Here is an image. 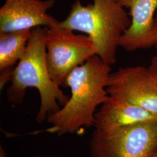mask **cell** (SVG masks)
Returning a JSON list of instances; mask_svg holds the SVG:
<instances>
[{
	"instance_id": "cell-1",
	"label": "cell",
	"mask_w": 157,
	"mask_h": 157,
	"mask_svg": "<svg viewBox=\"0 0 157 157\" xmlns=\"http://www.w3.org/2000/svg\"><path fill=\"white\" fill-rule=\"evenodd\" d=\"M111 73V65L97 56L73 69L62 85L70 88L71 95L62 108L47 117L51 126L46 131L61 136L94 127L97 108L109 97L107 87Z\"/></svg>"
},
{
	"instance_id": "cell-2",
	"label": "cell",
	"mask_w": 157,
	"mask_h": 157,
	"mask_svg": "<svg viewBox=\"0 0 157 157\" xmlns=\"http://www.w3.org/2000/svg\"><path fill=\"white\" fill-rule=\"evenodd\" d=\"M47 27L31 30L28 44L22 58L12 73L11 86L6 90L8 101L13 104L22 102L29 87L37 89L40 97V105L36 120L39 124L58 111L69 97L65 95L52 80L47 64L45 34Z\"/></svg>"
},
{
	"instance_id": "cell-3",
	"label": "cell",
	"mask_w": 157,
	"mask_h": 157,
	"mask_svg": "<svg viewBox=\"0 0 157 157\" xmlns=\"http://www.w3.org/2000/svg\"><path fill=\"white\" fill-rule=\"evenodd\" d=\"M131 19L117 0H93L83 6L79 0L72 5L67 17L59 25L88 35L97 48V55L109 65L117 61V51Z\"/></svg>"
},
{
	"instance_id": "cell-4",
	"label": "cell",
	"mask_w": 157,
	"mask_h": 157,
	"mask_svg": "<svg viewBox=\"0 0 157 157\" xmlns=\"http://www.w3.org/2000/svg\"><path fill=\"white\" fill-rule=\"evenodd\" d=\"M90 157H154L157 152V118L110 130L94 129Z\"/></svg>"
},
{
	"instance_id": "cell-5",
	"label": "cell",
	"mask_w": 157,
	"mask_h": 157,
	"mask_svg": "<svg viewBox=\"0 0 157 157\" xmlns=\"http://www.w3.org/2000/svg\"><path fill=\"white\" fill-rule=\"evenodd\" d=\"M46 60L52 80L62 86L73 69L97 55V48L88 35L77 34L61 27L59 22L47 27L45 34Z\"/></svg>"
},
{
	"instance_id": "cell-6",
	"label": "cell",
	"mask_w": 157,
	"mask_h": 157,
	"mask_svg": "<svg viewBox=\"0 0 157 157\" xmlns=\"http://www.w3.org/2000/svg\"><path fill=\"white\" fill-rule=\"evenodd\" d=\"M107 91L109 95L124 99L157 115V86L148 67L119 68L110 74Z\"/></svg>"
},
{
	"instance_id": "cell-7",
	"label": "cell",
	"mask_w": 157,
	"mask_h": 157,
	"mask_svg": "<svg viewBox=\"0 0 157 157\" xmlns=\"http://www.w3.org/2000/svg\"><path fill=\"white\" fill-rule=\"evenodd\" d=\"M55 0H6L0 9V33L50 27L59 21L47 13Z\"/></svg>"
},
{
	"instance_id": "cell-8",
	"label": "cell",
	"mask_w": 157,
	"mask_h": 157,
	"mask_svg": "<svg viewBox=\"0 0 157 157\" xmlns=\"http://www.w3.org/2000/svg\"><path fill=\"white\" fill-rule=\"evenodd\" d=\"M129 10L131 24L124 33L119 47L127 51L146 49L154 45L153 26L157 0H117Z\"/></svg>"
},
{
	"instance_id": "cell-9",
	"label": "cell",
	"mask_w": 157,
	"mask_h": 157,
	"mask_svg": "<svg viewBox=\"0 0 157 157\" xmlns=\"http://www.w3.org/2000/svg\"><path fill=\"white\" fill-rule=\"evenodd\" d=\"M156 118L157 114L121 98L109 95L108 99L95 113L94 128L102 130L117 129Z\"/></svg>"
},
{
	"instance_id": "cell-10",
	"label": "cell",
	"mask_w": 157,
	"mask_h": 157,
	"mask_svg": "<svg viewBox=\"0 0 157 157\" xmlns=\"http://www.w3.org/2000/svg\"><path fill=\"white\" fill-rule=\"evenodd\" d=\"M31 30L0 33V87L11 82L13 66L22 58Z\"/></svg>"
},
{
	"instance_id": "cell-11",
	"label": "cell",
	"mask_w": 157,
	"mask_h": 157,
	"mask_svg": "<svg viewBox=\"0 0 157 157\" xmlns=\"http://www.w3.org/2000/svg\"><path fill=\"white\" fill-rule=\"evenodd\" d=\"M148 69L157 86V56L152 58Z\"/></svg>"
},
{
	"instance_id": "cell-12",
	"label": "cell",
	"mask_w": 157,
	"mask_h": 157,
	"mask_svg": "<svg viewBox=\"0 0 157 157\" xmlns=\"http://www.w3.org/2000/svg\"><path fill=\"white\" fill-rule=\"evenodd\" d=\"M153 37L154 41V45L157 47V15L155 17L153 26Z\"/></svg>"
},
{
	"instance_id": "cell-13",
	"label": "cell",
	"mask_w": 157,
	"mask_h": 157,
	"mask_svg": "<svg viewBox=\"0 0 157 157\" xmlns=\"http://www.w3.org/2000/svg\"><path fill=\"white\" fill-rule=\"evenodd\" d=\"M154 157H157V154H155V155L154 156Z\"/></svg>"
}]
</instances>
